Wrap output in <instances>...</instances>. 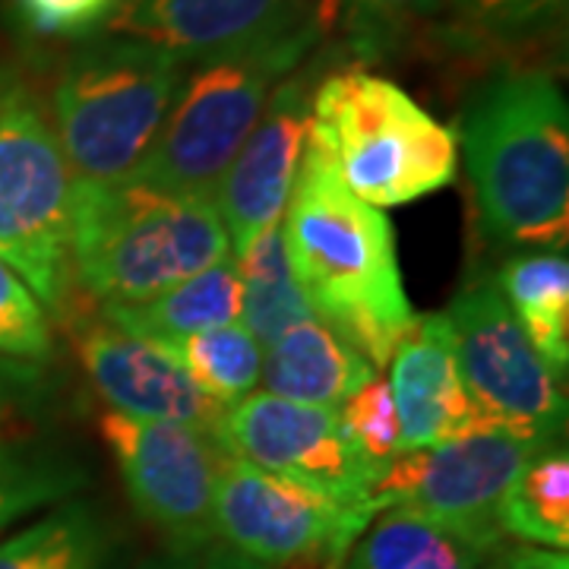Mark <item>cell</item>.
Here are the masks:
<instances>
[{
    "instance_id": "cell-1",
    "label": "cell",
    "mask_w": 569,
    "mask_h": 569,
    "mask_svg": "<svg viewBox=\"0 0 569 569\" xmlns=\"http://www.w3.org/2000/svg\"><path fill=\"white\" fill-rule=\"evenodd\" d=\"M279 228L313 313L383 370L415 317L383 209L358 200L305 146Z\"/></svg>"
},
{
    "instance_id": "cell-2",
    "label": "cell",
    "mask_w": 569,
    "mask_h": 569,
    "mask_svg": "<svg viewBox=\"0 0 569 569\" xmlns=\"http://www.w3.org/2000/svg\"><path fill=\"white\" fill-rule=\"evenodd\" d=\"M459 152L493 241L567 247L569 111L541 67H503L475 89L459 118Z\"/></svg>"
},
{
    "instance_id": "cell-3",
    "label": "cell",
    "mask_w": 569,
    "mask_h": 569,
    "mask_svg": "<svg viewBox=\"0 0 569 569\" xmlns=\"http://www.w3.org/2000/svg\"><path fill=\"white\" fill-rule=\"evenodd\" d=\"M224 257L231 238L212 197L137 178L77 183L70 263L96 305H142Z\"/></svg>"
},
{
    "instance_id": "cell-4",
    "label": "cell",
    "mask_w": 569,
    "mask_h": 569,
    "mask_svg": "<svg viewBox=\"0 0 569 569\" xmlns=\"http://www.w3.org/2000/svg\"><path fill=\"white\" fill-rule=\"evenodd\" d=\"M307 149L365 203H415L456 181L459 140L408 96L399 82L365 67L323 73L313 102Z\"/></svg>"
},
{
    "instance_id": "cell-5",
    "label": "cell",
    "mask_w": 569,
    "mask_h": 569,
    "mask_svg": "<svg viewBox=\"0 0 569 569\" xmlns=\"http://www.w3.org/2000/svg\"><path fill=\"white\" fill-rule=\"evenodd\" d=\"M190 63L156 41L108 32L63 61L51 108L54 133L80 181L130 178L162 127Z\"/></svg>"
},
{
    "instance_id": "cell-6",
    "label": "cell",
    "mask_w": 569,
    "mask_h": 569,
    "mask_svg": "<svg viewBox=\"0 0 569 569\" xmlns=\"http://www.w3.org/2000/svg\"><path fill=\"white\" fill-rule=\"evenodd\" d=\"M323 44L317 17L276 39L187 67L162 127L130 178L212 197L272 89Z\"/></svg>"
},
{
    "instance_id": "cell-7",
    "label": "cell",
    "mask_w": 569,
    "mask_h": 569,
    "mask_svg": "<svg viewBox=\"0 0 569 569\" xmlns=\"http://www.w3.org/2000/svg\"><path fill=\"white\" fill-rule=\"evenodd\" d=\"M77 183L39 89L0 61V260L54 317L70 310Z\"/></svg>"
},
{
    "instance_id": "cell-8",
    "label": "cell",
    "mask_w": 569,
    "mask_h": 569,
    "mask_svg": "<svg viewBox=\"0 0 569 569\" xmlns=\"http://www.w3.org/2000/svg\"><path fill=\"white\" fill-rule=\"evenodd\" d=\"M443 317L485 427L557 443L567 425V377L531 346L497 282L490 276L468 279Z\"/></svg>"
},
{
    "instance_id": "cell-9",
    "label": "cell",
    "mask_w": 569,
    "mask_h": 569,
    "mask_svg": "<svg viewBox=\"0 0 569 569\" xmlns=\"http://www.w3.org/2000/svg\"><path fill=\"white\" fill-rule=\"evenodd\" d=\"M373 516L370 507L336 503L231 452L216 478V538L269 569L339 567Z\"/></svg>"
},
{
    "instance_id": "cell-10",
    "label": "cell",
    "mask_w": 569,
    "mask_h": 569,
    "mask_svg": "<svg viewBox=\"0 0 569 569\" xmlns=\"http://www.w3.org/2000/svg\"><path fill=\"white\" fill-rule=\"evenodd\" d=\"M553 447L512 430H478L425 449H402L377 481L373 509L408 507L485 548H503L497 509L531 456Z\"/></svg>"
},
{
    "instance_id": "cell-11",
    "label": "cell",
    "mask_w": 569,
    "mask_h": 569,
    "mask_svg": "<svg viewBox=\"0 0 569 569\" xmlns=\"http://www.w3.org/2000/svg\"><path fill=\"white\" fill-rule=\"evenodd\" d=\"M102 437L133 509L162 531L171 550H197L216 541V478L228 456L216 433L108 411Z\"/></svg>"
},
{
    "instance_id": "cell-12",
    "label": "cell",
    "mask_w": 569,
    "mask_h": 569,
    "mask_svg": "<svg viewBox=\"0 0 569 569\" xmlns=\"http://www.w3.org/2000/svg\"><path fill=\"white\" fill-rule=\"evenodd\" d=\"M222 447L279 478L323 493L346 507H370L377 478L348 447L339 411L250 392L224 411ZM377 512V509H373Z\"/></svg>"
},
{
    "instance_id": "cell-13",
    "label": "cell",
    "mask_w": 569,
    "mask_h": 569,
    "mask_svg": "<svg viewBox=\"0 0 569 569\" xmlns=\"http://www.w3.org/2000/svg\"><path fill=\"white\" fill-rule=\"evenodd\" d=\"M63 320L89 383L111 411L140 421L187 425L219 437L228 406L190 377L171 348L123 329L104 313L67 310Z\"/></svg>"
},
{
    "instance_id": "cell-14",
    "label": "cell",
    "mask_w": 569,
    "mask_h": 569,
    "mask_svg": "<svg viewBox=\"0 0 569 569\" xmlns=\"http://www.w3.org/2000/svg\"><path fill=\"white\" fill-rule=\"evenodd\" d=\"M323 67L326 41L313 61L307 58L272 89L260 121L253 123L244 146L224 168L212 200L228 228L231 257L244 250L260 231L282 222L284 206L305 159L310 102L317 82L323 77Z\"/></svg>"
},
{
    "instance_id": "cell-15",
    "label": "cell",
    "mask_w": 569,
    "mask_h": 569,
    "mask_svg": "<svg viewBox=\"0 0 569 569\" xmlns=\"http://www.w3.org/2000/svg\"><path fill=\"white\" fill-rule=\"evenodd\" d=\"M389 392L399 418V452L488 430L468 396L443 313H415L389 358Z\"/></svg>"
},
{
    "instance_id": "cell-16",
    "label": "cell",
    "mask_w": 569,
    "mask_h": 569,
    "mask_svg": "<svg viewBox=\"0 0 569 569\" xmlns=\"http://www.w3.org/2000/svg\"><path fill=\"white\" fill-rule=\"evenodd\" d=\"M310 17V0H123L108 32L156 41L197 63L263 44Z\"/></svg>"
},
{
    "instance_id": "cell-17",
    "label": "cell",
    "mask_w": 569,
    "mask_h": 569,
    "mask_svg": "<svg viewBox=\"0 0 569 569\" xmlns=\"http://www.w3.org/2000/svg\"><path fill=\"white\" fill-rule=\"evenodd\" d=\"M377 370L320 317L284 329L263 348V392L288 402L339 411L355 389Z\"/></svg>"
},
{
    "instance_id": "cell-18",
    "label": "cell",
    "mask_w": 569,
    "mask_h": 569,
    "mask_svg": "<svg viewBox=\"0 0 569 569\" xmlns=\"http://www.w3.org/2000/svg\"><path fill=\"white\" fill-rule=\"evenodd\" d=\"M503 548H485L408 507L380 509L339 569H490Z\"/></svg>"
},
{
    "instance_id": "cell-19",
    "label": "cell",
    "mask_w": 569,
    "mask_h": 569,
    "mask_svg": "<svg viewBox=\"0 0 569 569\" xmlns=\"http://www.w3.org/2000/svg\"><path fill=\"white\" fill-rule=\"evenodd\" d=\"M104 317L114 323L156 339L174 342L193 332H206L224 323L241 320V276L234 257H224L222 263L209 266L203 272L171 284L168 291L133 307H102Z\"/></svg>"
},
{
    "instance_id": "cell-20",
    "label": "cell",
    "mask_w": 569,
    "mask_h": 569,
    "mask_svg": "<svg viewBox=\"0 0 569 569\" xmlns=\"http://www.w3.org/2000/svg\"><path fill=\"white\" fill-rule=\"evenodd\" d=\"M516 323L557 373L569 367V257L567 247L512 253L493 276Z\"/></svg>"
},
{
    "instance_id": "cell-21",
    "label": "cell",
    "mask_w": 569,
    "mask_h": 569,
    "mask_svg": "<svg viewBox=\"0 0 569 569\" xmlns=\"http://www.w3.org/2000/svg\"><path fill=\"white\" fill-rule=\"evenodd\" d=\"M114 560L118 538L104 512L73 497L0 538V569H114Z\"/></svg>"
},
{
    "instance_id": "cell-22",
    "label": "cell",
    "mask_w": 569,
    "mask_h": 569,
    "mask_svg": "<svg viewBox=\"0 0 569 569\" xmlns=\"http://www.w3.org/2000/svg\"><path fill=\"white\" fill-rule=\"evenodd\" d=\"M234 263L241 276V323L263 348L276 342L284 329L317 317L291 272L279 224L260 231L244 250H238Z\"/></svg>"
},
{
    "instance_id": "cell-23",
    "label": "cell",
    "mask_w": 569,
    "mask_h": 569,
    "mask_svg": "<svg viewBox=\"0 0 569 569\" xmlns=\"http://www.w3.org/2000/svg\"><path fill=\"white\" fill-rule=\"evenodd\" d=\"M497 526L507 538L567 550L569 545V456L563 447L541 449L512 478L500 500Z\"/></svg>"
},
{
    "instance_id": "cell-24",
    "label": "cell",
    "mask_w": 569,
    "mask_h": 569,
    "mask_svg": "<svg viewBox=\"0 0 569 569\" xmlns=\"http://www.w3.org/2000/svg\"><path fill=\"white\" fill-rule=\"evenodd\" d=\"M58 411L61 396L48 367L0 355V471L51 449Z\"/></svg>"
},
{
    "instance_id": "cell-25",
    "label": "cell",
    "mask_w": 569,
    "mask_h": 569,
    "mask_svg": "<svg viewBox=\"0 0 569 569\" xmlns=\"http://www.w3.org/2000/svg\"><path fill=\"white\" fill-rule=\"evenodd\" d=\"M447 36L475 51H509L553 39L567 0H447Z\"/></svg>"
},
{
    "instance_id": "cell-26",
    "label": "cell",
    "mask_w": 569,
    "mask_h": 569,
    "mask_svg": "<svg viewBox=\"0 0 569 569\" xmlns=\"http://www.w3.org/2000/svg\"><path fill=\"white\" fill-rule=\"evenodd\" d=\"M162 346L171 348L178 361L190 370V377L224 406H234L238 399L257 392L260 387L263 346L241 320L193 332L174 342H162Z\"/></svg>"
},
{
    "instance_id": "cell-27",
    "label": "cell",
    "mask_w": 569,
    "mask_h": 569,
    "mask_svg": "<svg viewBox=\"0 0 569 569\" xmlns=\"http://www.w3.org/2000/svg\"><path fill=\"white\" fill-rule=\"evenodd\" d=\"M313 17L326 36L346 32L348 48L361 58H377L396 48L427 22L440 20L447 0H310Z\"/></svg>"
},
{
    "instance_id": "cell-28",
    "label": "cell",
    "mask_w": 569,
    "mask_h": 569,
    "mask_svg": "<svg viewBox=\"0 0 569 569\" xmlns=\"http://www.w3.org/2000/svg\"><path fill=\"white\" fill-rule=\"evenodd\" d=\"M86 488V468L61 449H41L0 471V531L36 509L70 500Z\"/></svg>"
},
{
    "instance_id": "cell-29",
    "label": "cell",
    "mask_w": 569,
    "mask_h": 569,
    "mask_svg": "<svg viewBox=\"0 0 569 569\" xmlns=\"http://www.w3.org/2000/svg\"><path fill=\"white\" fill-rule=\"evenodd\" d=\"M339 427L355 456L380 481L389 462L399 456V418L383 373H373L348 396L346 406L339 408Z\"/></svg>"
},
{
    "instance_id": "cell-30",
    "label": "cell",
    "mask_w": 569,
    "mask_h": 569,
    "mask_svg": "<svg viewBox=\"0 0 569 569\" xmlns=\"http://www.w3.org/2000/svg\"><path fill=\"white\" fill-rule=\"evenodd\" d=\"M0 355L48 365L54 355L51 317L10 266L0 260Z\"/></svg>"
},
{
    "instance_id": "cell-31",
    "label": "cell",
    "mask_w": 569,
    "mask_h": 569,
    "mask_svg": "<svg viewBox=\"0 0 569 569\" xmlns=\"http://www.w3.org/2000/svg\"><path fill=\"white\" fill-rule=\"evenodd\" d=\"M121 7L123 0H13L26 32L77 44L108 32Z\"/></svg>"
},
{
    "instance_id": "cell-32",
    "label": "cell",
    "mask_w": 569,
    "mask_h": 569,
    "mask_svg": "<svg viewBox=\"0 0 569 569\" xmlns=\"http://www.w3.org/2000/svg\"><path fill=\"white\" fill-rule=\"evenodd\" d=\"M152 569H269L257 560H250L244 553L231 550L228 545H206L197 550H171V557H164L162 563Z\"/></svg>"
},
{
    "instance_id": "cell-33",
    "label": "cell",
    "mask_w": 569,
    "mask_h": 569,
    "mask_svg": "<svg viewBox=\"0 0 569 569\" xmlns=\"http://www.w3.org/2000/svg\"><path fill=\"white\" fill-rule=\"evenodd\" d=\"M490 569H569V560L563 550L548 548H516L503 550Z\"/></svg>"
}]
</instances>
